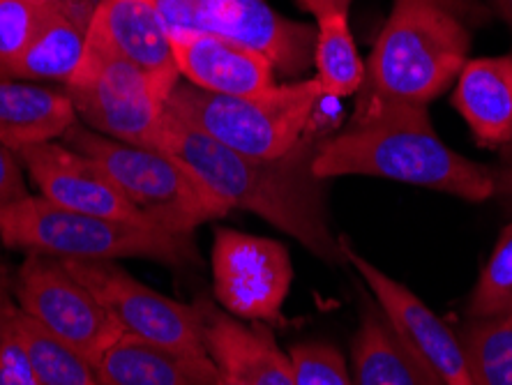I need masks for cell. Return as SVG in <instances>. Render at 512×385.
Returning <instances> with one entry per match:
<instances>
[{
	"label": "cell",
	"mask_w": 512,
	"mask_h": 385,
	"mask_svg": "<svg viewBox=\"0 0 512 385\" xmlns=\"http://www.w3.org/2000/svg\"><path fill=\"white\" fill-rule=\"evenodd\" d=\"M155 150L187 166L229 210H245L293 236L316 259L342 266L346 261L328 226L321 180L312 173L310 139L282 160H254L197 130L164 109Z\"/></svg>",
	"instance_id": "6da1fadb"
},
{
	"label": "cell",
	"mask_w": 512,
	"mask_h": 385,
	"mask_svg": "<svg viewBox=\"0 0 512 385\" xmlns=\"http://www.w3.org/2000/svg\"><path fill=\"white\" fill-rule=\"evenodd\" d=\"M314 178L372 176L446 192L464 201H485L496 187L483 164L450 150L432 130L425 107L383 104L353 118L349 130L316 146Z\"/></svg>",
	"instance_id": "7a4b0ae2"
},
{
	"label": "cell",
	"mask_w": 512,
	"mask_h": 385,
	"mask_svg": "<svg viewBox=\"0 0 512 385\" xmlns=\"http://www.w3.org/2000/svg\"><path fill=\"white\" fill-rule=\"evenodd\" d=\"M457 0H397L365 65L356 116L383 104L427 107L466 65L471 37Z\"/></svg>",
	"instance_id": "3957f363"
},
{
	"label": "cell",
	"mask_w": 512,
	"mask_h": 385,
	"mask_svg": "<svg viewBox=\"0 0 512 385\" xmlns=\"http://www.w3.org/2000/svg\"><path fill=\"white\" fill-rule=\"evenodd\" d=\"M0 243L58 259H148L171 268L197 263L192 236H178L150 224L74 213L54 206L40 194H30L0 210Z\"/></svg>",
	"instance_id": "277c9868"
},
{
	"label": "cell",
	"mask_w": 512,
	"mask_h": 385,
	"mask_svg": "<svg viewBox=\"0 0 512 385\" xmlns=\"http://www.w3.org/2000/svg\"><path fill=\"white\" fill-rule=\"evenodd\" d=\"M323 100L316 79L275 83L256 95H217L178 81L164 109L240 155L282 160L307 139Z\"/></svg>",
	"instance_id": "5b68a950"
},
{
	"label": "cell",
	"mask_w": 512,
	"mask_h": 385,
	"mask_svg": "<svg viewBox=\"0 0 512 385\" xmlns=\"http://www.w3.org/2000/svg\"><path fill=\"white\" fill-rule=\"evenodd\" d=\"M63 143L100 164L127 203L157 229L192 236L201 224L231 213L187 166L162 150L104 137L81 120L65 132Z\"/></svg>",
	"instance_id": "8992f818"
},
{
	"label": "cell",
	"mask_w": 512,
	"mask_h": 385,
	"mask_svg": "<svg viewBox=\"0 0 512 385\" xmlns=\"http://www.w3.org/2000/svg\"><path fill=\"white\" fill-rule=\"evenodd\" d=\"M178 79L155 77L130 60L86 40L77 74L65 83L81 123L141 148H155L164 107Z\"/></svg>",
	"instance_id": "52a82bcc"
},
{
	"label": "cell",
	"mask_w": 512,
	"mask_h": 385,
	"mask_svg": "<svg viewBox=\"0 0 512 385\" xmlns=\"http://www.w3.org/2000/svg\"><path fill=\"white\" fill-rule=\"evenodd\" d=\"M169 33H201L266 56L282 77L314 63L316 30L275 12L266 0H155Z\"/></svg>",
	"instance_id": "ba28073f"
},
{
	"label": "cell",
	"mask_w": 512,
	"mask_h": 385,
	"mask_svg": "<svg viewBox=\"0 0 512 385\" xmlns=\"http://www.w3.org/2000/svg\"><path fill=\"white\" fill-rule=\"evenodd\" d=\"M14 300L21 312L93 367L125 335L114 316L58 256L28 254L14 279Z\"/></svg>",
	"instance_id": "9c48e42d"
},
{
	"label": "cell",
	"mask_w": 512,
	"mask_h": 385,
	"mask_svg": "<svg viewBox=\"0 0 512 385\" xmlns=\"http://www.w3.org/2000/svg\"><path fill=\"white\" fill-rule=\"evenodd\" d=\"M63 263L100 300L127 335L173 351L208 356L197 303L185 305L157 293L120 268L116 261L63 259Z\"/></svg>",
	"instance_id": "30bf717a"
},
{
	"label": "cell",
	"mask_w": 512,
	"mask_h": 385,
	"mask_svg": "<svg viewBox=\"0 0 512 385\" xmlns=\"http://www.w3.org/2000/svg\"><path fill=\"white\" fill-rule=\"evenodd\" d=\"M293 284L291 254L277 240L217 229L213 289L224 312L243 321L280 323Z\"/></svg>",
	"instance_id": "8fae6325"
},
{
	"label": "cell",
	"mask_w": 512,
	"mask_h": 385,
	"mask_svg": "<svg viewBox=\"0 0 512 385\" xmlns=\"http://www.w3.org/2000/svg\"><path fill=\"white\" fill-rule=\"evenodd\" d=\"M344 256L365 279L383 316L397 330V335L411 346V351L423 358L427 367L446 385H473L464 346L448 328V323L439 319L411 289L381 273L374 263L363 259L351 247L344 245Z\"/></svg>",
	"instance_id": "7c38bea8"
},
{
	"label": "cell",
	"mask_w": 512,
	"mask_h": 385,
	"mask_svg": "<svg viewBox=\"0 0 512 385\" xmlns=\"http://www.w3.org/2000/svg\"><path fill=\"white\" fill-rule=\"evenodd\" d=\"M17 155L42 199L54 206L74 213L148 224L127 203L100 164L65 143H35L17 150Z\"/></svg>",
	"instance_id": "4fadbf2b"
},
{
	"label": "cell",
	"mask_w": 512,
	"mask_h": 385,
	"mask_svg": "<svg viewBox=\"0 0 512 385\" xmlns=\"http://www.w3.org/2000/svg\"><path fill=\"white\" fill-rule=\"evenodd\" d=\"M203 344L227 385H296L291 358L284 356L263 323L247 326L208 300L197 303Z\"/></svg>",
	"instance_id": "5bb4252c"
},
{
	"label": "cell",
	"mask_w": 512,
	"mask_h": 385,
	"mask_svg": "<svg viewBox=\"0 0 512 385\" xmlns=\"http://www.w3.org/2000/svg\"><path fill=\"white\" fill-rule=\"evenodd\" d=\"M88 42L130 60L143 72L180 81L169 28L155 0H97Z\"/></svg>",
	"instance_id": "9a60e30c"
},
{
	"label": "cell",
	"mask_w": 512,
	"mask_h": 385,
	"mask_svg": "<svg viewBox=\"0 0 512 385\" xmlns=\"http://www.w3.org/2000/svg\"><path fill=\"white\" fill-rule=\"evenodd\" d=\"M180 77L217 95H256L275 86L266 56L201 33H169Z\"/></svg>",
	"instance_id": "2e32d148"
},
{
	"label": "cell",
	"mask_w": 512,
	"mask_h": 385,
	"mask_svg": "<svg viewBox=\"0 0 512 385\" xmlns=\"http://www.w3.org/2000/svg\"><path fill=\"white\" fill-rule=\"evenodd\" d=\"M100 385H227L210 356L125 335L97 360Z\"/></svg>",
	"instance_id": "e0dca14e"
},
{
	"label": "cell",
	"mask_w": 512,
	"mask_h": 385,
	"mask_svg": "<svg viewBox=\"0 0 512 385\" xmlns=\"http://www.w3.org/2000/svg\"><path fill=\"white\" fill-rule=\"evenodd\" d=\"M74 123H79V116L65 90L0 79V141L14 153L35 143L63 139Z\"/></svg>",
	"instance_id": "ac0fdd59"
},
{
	"label": "cell",
	"mask_w": 512,
	"mask_h": 385,
	"mask_svg": "<svg viewBox=\"0 0 512 385\" xmlns=\"http://www.w3.org/2000/svg\"><path fill=\"white\" fill-rule=\"evenodd\" d=\"M455 109L483 146L512 139V54L466 60L457 77Z\"/></svg>",
	"instance_id": "d6986e66"
},
{
	"label": "cell",
	"mask_w": 512,
	"mask_h": 385,
	"mask_svg": "<svg viewBox=\"0 0 512 385\" xmlns=\"http://www.w3.org/2000/svg\"><path fill=\"white\" fill-rule=\"evenodd\" d=\"M351 358L356 385H446L397 335L386 316L372 309L353 337Z\"/></svg>",
	"instance_id": "ffe728a7"
},
{
	"label": "cell",
	"mask_w": 512,
	"mask_h": 385,
	"mask_svg": "<svg viewBox=\"0 0 512 385\" xmlns=\"http://www.w3.org/2000/svg\"><path fill=\"white\" fill-rule=\"evenodd\" d=\"M88 33L65 14L54 12L47 26L40 30L17 58L0 63V79L12 81H70L81 67L86 54Z\"/></svg>",
	"instance_id": "44dd1931"
},
{
	"label": "cell",
	"mask_w": 512,
	"mask_h": 385,
	"mask_svg": "<svg viewBox=\"0 0 512 385\" xmlns=\"http://www.w3.org/2000/svg\"><path fill=\"white\" fill-rule=\"evenodd\" d=\"M316 81L328 100L358 93L365 81V63L358 56L349 28V14L330 12L316 19Z\"/></svg>",
	"instance_id": "7402d4cb"
},
{
	"label": "cell",
	"mask_w": 512,
	"mask_h": 385,
	"mask_svg": "<svg viewBox=\"0 0 512 385\" xmlns=\"http://www.w3.org/2000/svg\"><path fill=\"white\" fill-rule=\"evenodd\" d=\"M19 330L40 385H100L95 367L19 309Z\"/></svg>",
	"instance_id": "603a6c76"
},
{
	"label": "cell",
	"mask_w": 512,
	"mask_h": 385,
	"mask_svg": "<svg viewBox=\"0 0 512 385\" xmlns=\"http://www.w3.org/2000/svg\"><path fill=\"white\" fill-rule=\"evenodd\" d=\"M459 342L473 385H512V316L478 319Z\"/></svg>",
	"instance_id": "cb8c5ba5"
},
{
	"label": "cell",
	"mask_w": 512,
	"mask_h": 385,
	"mask_svg": "<svg viewBox=\"0 0 512 385\" xmlns=\"http://www.w3.org/2000/svg\"><path fill=\"white\" fill-rule=\"evenodd\" d=\"M469 312L473 319L512 316V222L503 229L473 291Z\"/></svg>",
	"instance_id": "d4e9b609"
},
{
	"label": "cell",
	"mask_w": 512,
	"mask_h": 385,
	"mask_svg": "<svg viewBox=\"0 0 512 385\" xmlns=\"http://www.w3.org/2000/svg\"><path fill=\"white\" fill-rule=\"evenodd\" d=\"M54 12L47 0H0V63L17 58Z\"/></svg>",
	"instance_id": "484cf974"
},
{
	"label": "cell",
	"mask_w": 512,
	"mask_h": 385,
	"mask_svg": "<svg viewBox=\"0 0 512 385\" xmlns=\"http://www.w3.org/2000/svg\"><path fill=\"white\" fill-rule=\"evenodd\" d=\"M0 385H40L19 330V305L0 279Z\"/></svg>",
	"instance_id": "4316f807"
},
{
	"label": "cell",
	"mask_w": 512,
	"mask_h": 385,
	"mask_svg": "<svg viewBox=\"0 0 512 385\" xmlns=\"http://www.w3.org/2000/svg\"><path fill=\"white\" fill-rule=\"evenodd\" d=\"M296 385H356L346 369L344 356L333 344L303 342L289 351Z\"/></svg>",
	"instance_id": "83f0119b"
},
{
	"label": "cell",
	"mask_w": 512,
	"mask_h": 385,
	"mask_svg": "<svg viewBox=\"0 0 512 385\" xmlns=\"http://www.w3.org/2000/svg\"><path fill=\"white\" fill-rule=\"evenodd\" d=\"M30 196L24 178V164L10 146L0 141V210L14 206Z\"/></svg>",
	"instance_id": "f1b7e54d"
},
{
	"label": "cell",
	"mask_w": 512,
	"mask_h": 385,
	"mask_svg": "<svg viewBox=\"0 0 512 385\" xmlns=\"http://www.w3.org/2000/svg\"><path fill=\"white\" fill-rule=\"evenodd\" d=\"M56 7L60 14H65L67 19H72L79 28H84L88 33L90 19H93L95 12V0H47Z\"/></svg>",
	"instance_id": "f546056e"
},
{
	"label": "cell",
	"mask_w": 512,
	"mask_h": 385,
	"mask_svg": "<svg viewBox=\"0 0 512 385\" xmlns=\"http://www.w3.org/2000/svg\"><path fill=\"white\" fill-rule=\"evenodd\" d=\"M296 3L303 7L305 12H310L316 19H319V17H323V14H330V12L349 14L351 0H296Z\"/></svg>",
	"instance_id": "4dcf8cb0"
},
{
	"label": "cell",
	"mask_w": 512,
	"mask_h": 385,
	"mask_svg": "<svg viewBox=\"0 0 512 385\" xmlns=\"http://www.w3.org/2000/svg\"><path fill=\"white\" fill-rule=\"evenodd\" d=\"M494 3H496V10L501 12V17L506 19L512 28V0H494Z\"/></svg>",
	"instance_id": "1f68e13d"
},
{
	"label": "cell",
	"mask_w": 512,
	"mask_h": 385,
	"mask_svg": "<svg viewBox=\"0 0 512 385\" xmlns=\"http://www.w3.org/2000/svg\"><path fill=\"white\" fill-rule=\"evenodd\" d=\"M501 190L506 192L510 199H512V169H508L506 173H503V178H501Z\"/></svg>",
	"instance_id": "d6a6232c"
},
{
	"label": "cell",
	"mask_w": 512,
	"mask_h": 385,
	"mask_svg": "<svg viewBox=\"0 0 512 385\" xmlns=\"http://www.w3.org/2000/svg\"><path fill=\"white\" fill-rule=\"evenodd\" d=\"M0 245H3V243H0Z\"/></svg>",
	"instance_id": "836d02e7"
}]
</instances>
